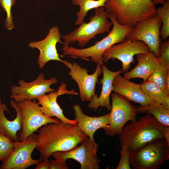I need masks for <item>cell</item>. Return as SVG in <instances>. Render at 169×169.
<instances>
[{"label":"cell","instance_id":"1","mask_svg":"<svg viewBox=\"0 0 169 169\" xmlns=\"http://www.w3.org/2000/svg\"><path fill=\"white\" fill-rule=\"evenodd\" d=\"M88 137L77 125L59 122L41 127L36 135V149L42 160L48 159L57 151H66L78 146Z\"/></svg>","mask_w":169,"mask_h":169},{"label":"cell","instance_id":"2","mask_svg":"<svg viewBox=\"0 0 169 169\" xmlns=\"http://www.w3.org/2000/svg\"><path fill=\"white\" fill-rule=\"evenodd\" d=\"M152 115L146 114L127 124L119 135L121 148L131 153L154 139L163 138L166 128Z\"/></svg>","mask_w":169,"mask_h":169},{"label":"cell","instance_id":"3","mask_svg":"<svg viewBox=\"0 0 169 169\" xmlns=\"http://www.w3.org/2000/svg\"><path fill=\"white\" fill-rule=\"evenodd\" d=\"M108 18L113 27L108 35L101 40L96 41L94 45L84 49H76L64 44L62 48L63 54L87 60H89L88 58L90 57L91 61L97 64L103 65L105 51L113 45L125 41L133 28L128 25L120 24L111 13H109Z\"/></svg>","mask_w":169,"mask_h":169},{"label":"cell","instance_id":"4","mask_svg":"<svg viewBox=\"0 0 169 169\" xmlns=\"http://www.w3.org/2000/svg\"><path fill=\"white\" fill-rule=\"evenodd\" d=\"M104 7L120 24L132 27L138 22L156 13V10L151 0H106Z\"/></svg>","mask_w":169,"mask_h":169},{"label":"cell","instance_id":"5","mask_svg":"<svg viewBox=\"0 0 169 169\" xmlns=\"http://www.w3.org/2000/svg\"><path fill=\"white\" fill-rule=\"evenodd\" d=\"M169 159V143L165 138L154 139L131 152L130 164L134 169H157Z\"/></svg>","mask_w":169,"mask_h":169},{"label":"cell","instance_id":"6","mask_svg":"<svg viewBox=\"0 0 169 169\" xmlns=\"http://www.w3.org/2000/svg\"><path fill=\"white\" fill-rule=\"evenodd\" d=\"M95 15L89 18V23L84 21L73 31L61 37L64 44L78 42L79 46L83 47L97 35L110 33L112 23L108 19L109 12L105 10L104 7L95 8Z\"/></svg>","mask_w":169,"mask_h":169},{"label":"cell","instance_id":"7","mask_svg":"<svg viewBox=\"0 0 169 169\" xmlns=\"http://www.w3.org/2000/svg\"><path fill=\"white\" fill-rule=\"evenodd\" d=\"M161 21L155 13L137 22L127 35L125 40H139L149 47V51L153 52L158 58L160 56L159 45L161 41L160 36Z\"/></svg>","mask_w":169,"mask_h":169},{"label":"cell","instance_id":"8","mask_svg":"<svg viewBox=\"0 0 169 169\" xmlns=\"http://www.w3.org/2000/svg\"><path fill=\"white\" fill-rule=\"evenodd\" d=\"M112 106L110 122L104 130L108 136L119 135L128 121L136 120V107L131 101L115 92L111 95Z\"/></svg>","mask_w":169,"mask_h":169},{"label":"cell","instance_id":"9","mask_svg":"<svg viewBox=\"0 0 169 169\" xmlns=\"http://www.w3.org/2000/svg\"><path fill=\"white\" fill-rule=\"evenodd\" d=\"M17 103L22 114L21 141L26 140L46 124L61 121L57 118H53L45 115L41 111L37 99H25Z\"/></svg>","mask_w":169,"mask_h":169},{"label":"cell","instance_id":"10","mask_svg":"<svg viewBox=\"0 0 169 169\" xmlns=\"http://www.w3.org/2000/svg\"><path fill=\"white\" fill-rule=\"evenodd\" d=\"M81 145L69 151H57L52 156L60 162L66 164V160L72 159L80 164V169H99L100 161L97 156L99 143L90 140L88 137Z\"/></svg>","mask_w":169,"mask_h":169},{"label":"cell","instance_id":"11","mask_svg":"<svg viewBox=\"0 0 169 169\" xmlns=\"http://www.w3.org/2000/svg\"><path fill=\"white\" fill-rule=\"evenodd\" d=\"M57 83L58 80L55 77L46 79L44 74L41 72L33 81L26 82L20 79L18 82L19 86H12L10 98L14 99L16 103L25 99H37L46 93L56 90L50 86Z\"/></svg>","mask_w":169,"mask_h":169},{"label":"cell","instance_id":"12","mask_svg":"<svg viewBox=\"0 0 169 169\" xmlns=\"http://www.w3.org/2000/svg\"><path fill=\"white\" fill-rule=\"evenodd\" d=\"M36 135L34 133L21 141H15L13 150L0 166V169H25L43 160L34 159L32 154L36 147Z\"/></svg>","mask_w":169,"mask_h":169},{"label":"cell","instance_id":"13","mask_svg":"<svg viewBox=\"0 0 169 169\" xmlns=\"http://www.w3.org/2000/svg\"><path fill=\"white\" fill-rule=\"evenodd\" d=\"M149 51L148 46L142 41L134 40L124 41L113 45L103 54V62L110 59H116L122 63L121 70L127 72L131 68V64L135 62L134 56L140 53H147Z\"/></svg>","mask_w":169,"mask_h":169},{"label":"cell","instance_id":"14","mask_svg":"<svg viewBox=\"0 0 169 169\" xmlns=\"http://www.w3.org/2000/svg\"><path fill=\"white\" fill-rule=\"evenodd\" d=\"M64 64L70 69L68 74L78 84L81 100L90 102L93 96L95 94L98 78L102 72L101 65L97 64L94 72L89 74L87 69L76 62L71 63L65 60H64Z\"/></svg>","mask_w":169,"mask_h":169},{"label":"cell","instance_id":"15","mask_svg":"<svg viewBox=\"0 0 169 169\" xmlns=\"http://www.w3.org/2000/svg\"><path fill=\"white\" fill-rule=\"evenodd\" d=\"M67 85L62 82L58 87L57 90L50 92L48 94H45L37 100L40 106L41 111L47 116L52 118L56 117L63 123H68L77 125L75 120L69 119L64 115L63 109L61 108L57 102L58 97L61 95L68 94L77 95L78 93L72 89L67 90Z\"/></svg>","mask_w":169,"mask_h":169},{"label":"cell","instance_id":"16","mask_svg":"<svg viewBox=\"0 0 169 169\" xmlns=\"http://www.w3.org/2000/svg\"><path fill=\"white\" fill-rule=\"evenodd\" d=\"M61 38L59 27L54 26L49 29L46 37L43 40L31 42L29 46L32 49L36 48L40 51L38 63L39 67L42 69L49 61L56 60L64 63L58 53L56 48L57 43H62L60 41Z\"/></svg>","mask_w":169,"mask_h":169},{"label":"cell","instance_id":"17","mask_svg":"<svg viewBox=\"0 0 169 169\" xmlns=\"http://www.w3.org/2000/svg\"><path fill=\"white\" fill-rule=\"evenodd\" d=\"M112 90L140 105L155 102L144 93L139 84L125 79L120 74H117L113 79Z\"/></svg>","mask_w":169,"mask_h":169},{"label":"cell","instance_id":"18","mask_svg":"<svg viewBox=\"0 0 169 169\" xmlns=\"http://www.w3.org/2000/svg\"><path fill=\"white\" fill-rule=\"evenodd\" d=\"M75 115L74 120L79 130L86 135L91 140L94 141V136L98 129H103L110 122V112L98 117H91L84 114L81 106L78 104L73 105Z\"/></svg>","mask_w":169,"mask_h":169},{"label":"cell","instance_id":"19","mask_svg":"<svg viewBox=\"0 0 169 169\" xmlns=\"http://www.w3.org/2000/svg\"><path fill=\"white\" fill-rule=\"evenodd\" d=\"M103 77L100 81L102 84V90L99 97L95 94L88 105V107L96 111L99 106L101 108L105 107L108 110H111V106L110 105V97L112 90V83L115 77L118 74L125 71L121 70L117 71H112L109 70L107 66L105 65L101 66Z\"/></svg>","mask_w":169,"mask_h":169},{"label":"cell","instance_id":"20","mask_svg":"<svg viewBox=\"0 0 169 169\" xmlns=\"http://www.w3.org/2000/svg\"><path fill=\"white\" fill-rule=\"evenodd\" d=\"M10 105L15 110L16 116L13 120L7 119L4 111L9 112L8 106L2 102L0 98V132L7 135L15 141H18L17 133L22 128V114L21 110L14 100L10 102Z\"/></svg>","mask_w":169,"mask_h":169},{"label":"cell","instance_id":"21","mask_svg":"<svg viewBox=\"0 0 169 169\" xmlns=\"http://www.w3.org/2000/svg\"><path fill=\"white\" fill-rule=\"evenodd\" d=\"M137 65L131 71L125 72L123 77L128 80L133 78H141L144 81L153 72L158 62L155 54L149 51L147 53L136 54Z\"/></svg>","mask_w":169,"mask_h":169},{"label":"cell","instance_id":"22","mask_svg":"<svg viewBox=\"0 0 169 169\" xmlns=\"http://www.w3.org/2000/svg\"><path fill=\"white\" fill-rule=\"evenodd\" d=\"M136 107L137 114L151 115L161 124L169 126V110L165 109L161 104L155 102Z\"/></svg>","mask_w":169,"mask_h":169},{"label":"cell","instance_id":"23","mask_svg":"<svg viewBox=\"0 0 169 169\" xmlns=\"http://www.w3.org/2000/svg\"><path fill=\"white\" fill-rule=\"evenodd\" d=\"M106 0H71L72 3L79 6V11L76 12L77 18L75 24L79 25L84 21L88 12L91 9L105 6Z\"/></svg>","mask_w":169,"mask_h":169},{"label":"cell","instance_id":"24","mask_svg":"<svg viewBox=\"0 0 169 169\" xmlns=\"http://www.w3.org/2000/svg\"><path fill=\"white\" fill-rule=\"evenodd\" d=\"M139 85L144 93L156 103L161 104L167 95L157 85L148 79Z\"/></svg>","mask_w":169,"mask_h":169},{"label":"cell","instance_id":"25","mask_svg":"<svg viewBox=\"0 0 169 169\" xmlns=\"http://www.w3.org/2000/svg\"><path fill=\"white\" fill-rule=\"evenodd\" d=\"M147 79L155 83L164 91L167 82L169 79V69L158 62L153 72Z\"/></svg>","mask_w":169,"mask_h":169},{"label":"cell","instance_id":"26","mask_svg":"<svg viewBox=\"0 0 169 169\" xmlns=\"http://www.w3.org/2000/svg\"><path fill=\"white\" fill-rule=\"evenodd\" d=\"M162 5L156 9V13L162 23L160 30L161 39L166 41L169 36V0H166Z\"/></svg>","mask_w":169,"mask_h":169},{"label":"cell","instance_id":"27","mask_svg":"<svg viewBox=\"0 0 169 169\" xmlns=\"http://www.w3.org/2000/svg\"><path fill=\"white\" fill-rule=\"evenodd\" d=\"M15 141L0 132V162L5 160L13 150Z\"/></svg>","mask_w":169,"mask_h":169},{"label":"cell","instance_id":"28","mask_svg":"<svg viewBox=\"0 0 169 169\" xmlns=\"http://www.w3.org/2000/svg\"><path fill=\"white\" fill-rule=\"evenodd\" d=\"M15 3L16 0H0V4L7 14L5 26L9 30L14 28L15 27L11 11L12 7L14 5Z\"/></svg>","mask_w":169,"mask_h":169},{"label":"cell","instance_id":"29","mask_svg":"<svg viewBox=\"0 0 169 169\" xmlns=\"http://www.w3.org/2000/svg\"><path fill=\"white\" fill-rule=\"evenodd\" d=\"M160 54L158 58L159 63L169 69V39L161 41L159 45Z\"/></svg>","mask_w":169,"mask_h":169},{"label":"cell","instance_id":"30","mask_svg":"<svg viewBox=\"0 0 169 169\" xmlns=\"http://www.w3.org/2000/svg\"><path fill=\"white\" fill-rule=\"evenodd\" d=\"M120 153L121 158L116 169H131L130 162L131 152L126 149L121 148Z\"/></svg>","mask_w":169,"mask_h":169},{"label":"cell","instance_id":"31","mask_svg":"<svg viewBox=\"0 0 169 169\" xmlns=\"http://www.w3.org/2000/svg\"><path fill=\"white\" fill-rule=\"evenodd\" d=\"M50 169H68L66 164H64L56 159L49 161Z\"/></svg>","mask_w":169,"mask_h":169},{"label":"cell","instance_id":"32","mask_svg":"<svg viewBox=\"0 0 169 169\" xmlns=\"http://www.w3.org/2000/svg\"><path fill=\"white\" fill-rule=\"evenodd\" d=\"M36 165L35 169H50L49 161L48 159L43 160Z\"/></svg>","mask_w":169,"mask_h":169},{"label":"cell","instance_id":"33","mask_svg":"<svg viewBox=\"0 0 169 169\" xmlns=\"http://www.w3.org/2000/svg\"><path fill=\"white\" fill-rule=\"evenodd\" d=\"M161 104L165 109L169 110V95L165 97Z\"/></svg>","mask_w":169,"mask_h":169},{"label":"cell","instance_id":"34","mask_svg":"<svg viewBox=\"0 0 169 169\" xmlns=\"http://www.w3.org/2000/svg\"><path fill=\"white\" fill-rule=\"evenodd\" d=\"M164 137L167 141L169 143V127H167L166 131L164 135Z\"/></svg>","mask_w":169,"mask_h":169},{"label":"cell","instance_id":"35","mask_svg":"<svg viewBox=\"0 0 169 169\" xmlns=\"http://www.w3.org/2000/svg\"><path fill=\"white\" fill-rule=\"evenodd\" d=\"M154 4H161L162 5H163L165 2L166 0H151Z\"/></svg>","mask_w":169,"mask_h":169}]
</instances>
